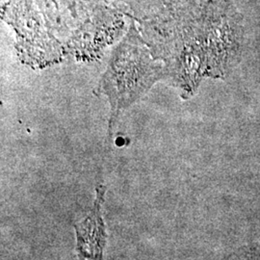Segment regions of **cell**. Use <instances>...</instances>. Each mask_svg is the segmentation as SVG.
Here are the masks:
<instances>
[{
	"label": "cell",
	"instance_id": "obj_1",
	"mask_svg": "<svg viewBox=\"0 0 260 260\" xmlns=\"http://www.w3.org/2000/svg\"><path fill=\"white\" fill-rule=\"evenodd\" d=\"M164 77H167L166 66L151 53L138 25L131 19L127 32L112 51L96 90L110 103V135L121 112Z\"/></svg>",
	"mask_w": 260,
	"mask_h": 260
},
{
	"label": "cell",
	"instance_id": "obj_2",
	"mask_svg": "<svg viewBox=\"0 0 260 260\" xmlns=\"http://www.w3.org/2000/svg\"><path fill=\"white\" fill-rule=\"evenodd\" d=\"M2 19L15 29L19 56L28 65L45 67L66 55L33 0H11L3 7Z\"/></svg>",
	"mask_w": 260,
	"mask_h": 260
},
{
	"label": "cell",
	"instance_id": "obj_3",
	"mask_svg": "<svg viewBox=\"0 0 260 260\" xmlns=\"http://www.w3.org/2000/svg\"><path fill=\"white\" fill-rule=\"evenodd\" d=\"M125 16L108 0L100 3L80 26L68 38L66 55L78 60H93L121 37L125 27Z\"/></svg>",
	"mask_w": 260,
	"mask_h": 260
},
{
	"label": "cell",
	"instance_id": "obj_4",
	"mask_svg": "<svg viewBox=\"0 0 260 260\" xmlns=\"http://www.w3.org/2000/svg\"><path fill=\"white\" fill-rule=\"evenodd\" d=\"M104 0H36L47 27L54 34L70 31V35ZM68 37V38H69Z\"/></svg>",
	"mask_w": 260,
	"mask_h": 260
},
{
	"label": "cell",
	"instance_id": "obj_5",
	"mask_svg": "<svg viewBox=\"0 0 260 260\" xmlns=\"http://www.w3.org/2000/svg\"><path fill=\"white\" fill-rule=\"evenodd\" d=\"M103 193H100L95 201L93 211L83 223L76 225L77 248L80 255L90 258H101L105 244V231L101 217V202Z\"/></svg>",
	"mask_w": 260,
	"mask_h": 260
},
{
	"label": "cell",
	"instance_id": "obj_6",
	"mask_svg": "<svg viewBox=\"0 0 260 260\" xmlns=\"http://www.w3.org/2000/svg\"><path fill=\"white\" fill-rule=\"evenodd\" d=\"M173 0H109L114 6L136 22L149 19Z\"/></svg>",
	"mask_w": 260,
	"mask_h": 260
}]
</instances>
